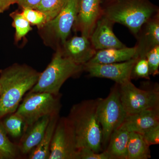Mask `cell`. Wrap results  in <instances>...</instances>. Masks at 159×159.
<instances>
[{
  "mask_svg": "<svg viewBox=\"0 0 159 159\" xmlns=\"http://www.w3.org/2000/svg\"><path fill=\"white\" fill-rule=\"evenodd\" d=\"M0 93H1V89H0Z\"/></svg>",
  "mask_w": 159,
  "mask_h": 159,
  "instance_id": "1f68e13d",
  "label": "cell"
},
{
  "mask_svg": "<svg viewBox=\"0 0 159 159\" xmlns=\"http://www.w3.org/2000/svg\"><path fill=\"white\" fill-rule=\"evenodd\" d=\"M50 117V116L42 117L26 129L17 145L20 153L28 154L37 147L43 137Z\"/></svg>",
  "mask_w": 159,
  "mask_h": 159,
  "instance_id": "2e32d148",
  "label": "cell"
},
{
  "mask_svg": "<svg viewBox=\"0 0 159 159\" xmlns=\"http://www.w3.org/2000/svg\"><path fill=\"white\" fill-rule=\"evenodd\" d=\"M59 118V114L53 115L50 117V121L41 141L37 147L30 152L29 159H49L51 141Z\"/></svg>",
  "mask_w": 159,
  "mask_h": 159,
  "instance_id": "d6986e66",
  "label": "cell"
},
{
  "mask_svg": "<svg viewBox=\"0 0 159 159\" xmlns=\"http://www.w3.org/2000/svg\"><path fill=\"white\" fill-rule=\"evenodd\" d=\"M150 146L141 134L129 132L127 159H148L151 157Z\"/></svg>",
  "mask_w": 159,
  "mask_h": 159,
  "instance_id": "ffe728a7",
  "label": "cell"
},
{
  "mask_svg": "<svg viewBox=\"0 0 159 159\" xmlns=\"http://www.w3.org/2000/svg\"><path fill=\"white\" fill-rule=\"evenodd\" d=\"M79 0H65L57 15L39 29L44 30L62 46L68 39L78 13Z\"/></svg>",
  "mask_w": 159,
  "mask_h": 159,
  "instance_id": "9c48e42d",
  "label": "cell"
},
{
  "mask_svg": "<svg viewBox=\"0 0 159 159\" xmlns=\"http://www.w3.org/2000/svg\"><path fill=\"white\" fill-rule=\"evenodd\" d=\"M137 58L123 61L102 64H89L83 66V70L89 73L91 77L105 78L111 80L121 84L131 80L132 71Z\"/></svg>",
  "mask_w": 159,
  "mask_h": 159,
  "instance_id": "30bf717a",
  "label": "cell"
},
{
  "mask_svg": "<svg viewBox=\"0 0 159 159\" xmlns=\"http://www.w3.org/2000/svg\"><path fill=\"white\" fill-rule=\"evenodd\" d=\"M158 124L159 107L127 115L119 128L129 133L136 132L142 134L149 129Z\"/></svg>",
  "mask_w": 159,
  "mask_h": 159,
  "instance_id": "9a60e30c",
  "label": "cell"
},
{
  "mask_svg": "<svg viewBox=\"0 0 159 159\" xmlns=\"http://www.w3.org/2000/svg\"><path fill=\"white\" fill-rule=\"evenodd\" d=\"M149 67L145 57L138 58L132 71L131 78L150 79Z\"/></svg>",
  "mask_w": 159,
  "mask_h": 159,
  "instance_id": "484cf974",
  "label": "cell"
},
{
  "mask_svg": "<svg viewBox=\"0 0 159 159\" xmlns=\"http://www.w3.org/2000/svg\"><path fill=\"white\" fill-rule=\"evenodd\" d=\"M21 13L31 25L37 26L39 29L43 28L49 21L47 16L37 9L25 8L23 9Z\"/></svg>",
  "mask_w": 159,
  "mask_h": 159,
  "instance_id": "d4e9b609",
  "label": "cell"
},
{
  "mask_svg": "<svg viewBox=\"0 0 159 159\" xmlns=\"http://www.w3.org/2000/svg\"><path fill=\"white\" fill-rule=\"evenodd\" d=\"M42 0H19L17 4L22 9L32 8L35 9Z\"/></svg>",
  "mask_w": 159,
  "mask_h": 159,
  "instance_id": "f546056e",
  "label": "cell"
},
{
  "mask_svg": "<svg viewBox=\"0 0 159 159\" xmlns=\"http://www.w3.org/2000/svg\"><path fill=\"white\" fill-rule=\"evenodd\" d=\"M98 98L83 100L71 107L67 118L74 129L78 151L90 148L96 152L103 151L102 128L97 113Z\"/></svg>",
  "mask_w": 159,
  "mask_h": 159,
  "instance_id": "7a4b0ae2",
  "label": "cell"
},
{
  "mask_svg": "<svg viewBox=\"0 0 159 159\" xmlns=\"http://www.w3.org/2000/svg\"><path fill=\"white\" fill-rule=\"evenodd\" d=\"M61 107L59 95L29 92L15 112L23 119L25 131L42 117L59 114Z\"/></svg>",
  "mask_w": 159,
  "mask_h": 159,
  "instance_id": "8992f818",
  "label": "cell"
},
{
  "mask_svg": "<svg viewBox=\"0 0 159 159\" xmlns=\"http://www.w3.org/2000/svg\"><path fill=\"white\" fill-rule=\"evenodd\" d=\"M142 135L149 146L159 144V124L149 129Z\"/></svg>",
  "mask_w": 159,
  "mask_h": 159,
  "instance_id": "f1b7e54d",
  "label": "cell"
},
{
  "mask_svg": "<svg viewBox=\"0 0 159 159\" xmlns=\"http://www.w3.org/2000/svg\"><path fill=\"white\" fill-rule=\"evenodd\" d=\"M79 159H111L105 151L96 152L90 148H83L79 150Z\"/></svg>",
  "mask_w": 159,
  "mask_h": 159,
  "instance_id": "83f0119b",
  "label": "cell"
},
{
  "mask_svg": "<svg viewBox=\"0 0 159 159\" xmlns=\"http://www.w3.org/2000/svg\"><path fill=\"white\" fill-rule=\"evenodd\" d=\"M101 0H79L78 13L73 29L89 39L102 15Z\"/></svg>",
  "mask_w": 159,
  "mask_h": 159,
  "instance_id": "8fae6325",
  "label": "cell"
},
{
  "mask_svg": "<svg viewBox=\"0 0 159 159\" xmlns=\"http://www.w3.org/2000/svg\"><path fill=\"white\" fill-rule=\"evenodd\" d=\"M136 47L121 48H109L97 51L89 64H102L123 62L135 58Z\"/></svg>",
  "mask_w": 159,
  "mask_h": 159,
  "instance_id": "e0dca14e",
  "label": "cell"
},
{
  "mask_svg": "<svg viewBox=\"0 0 159 159\" xmlns=\"http://www.w3.org/2000/svg\"><path fill=\"white\" fill-rule=\"evenodd\" d=\"M97 113L102 130L103 151L111 135L119 128L127 116L120 99L119 85L116 84L104 99L98 98Z\"/></svg>",
  "mask_w": 159,
  "mask_h": 159,
  "instance_id": "5b68a950",
  "label": "cell"
},
{
  "mask_svg": "<svg viewBox=\"0 0 159 159\" xmlns=\"http://www.w3.org/2000/svg\"><path fill=\"white\" fill-rule=\"evenodd\" d=\"M114 23L102 15L89 38L96 51L109 48H121L126 47L114 34Z\"/></svg>",
  "mask_w": 159,
  "mask_h": 159,
  "instance_id": "7c38bea8",
  "label": "cell"
},
{
  "mask_svg": "<svg viewBox=\"0 0 159 159\" xmlns=\"http://www.w3.org/2000/svg\"><path fill=\"white\" fill-rule=\"evenodd\" d=\"M40 73L26 65L0 71V119L16 111L23 97L37 82Z\"/></svg>",
  "mask_w": 159,
  "mask_h": 159,
  "instance_id": "6da1fadb",
  "label": "cell"
},
{
  "mask_svg": "<svg viewBox=\"0 0 159 159\" xmlns=\"http://www.w3.org/2000/svg\"><path fill=\"white\" fill-rule=\"evenodd\" d=\"M148 61L150 75L155 76L159 74V46L152 49L145 55Z\"/></svg>",
  "mask_w": 159,
  "mask_h": 159,
  "instance_id": "4316f807",
  "label": "cell"
},
{
  "mask_svg": "<svg viewBox=\"0 0 159 159\" xmlns=\"http://www.w3.org/2000/svg\"><path fill=\"white\" fill-rule=\"evenodd\" d=\"M1 123L6 133L12 138H21L25 131L24 121L15 112L8 115Z\"/></svg>",
  "mask_w": 159,
  "mask_h": 159,
  "instance_id": "44dd1931",
  "label": "cell"
},
{
  "mask_svg": "<svg viewBox=\"0 0 159 159\" xmlns=\"http://www.w3.org/2000/svg\"><path fill=\"white\" fill-rule=\"evenodd\" d=\"M129 133L118 128L111 135L106 148L103 151L111 159H127V145Z\"/></svg>",
  "mask_w": 159,
  "mask_h": 159,
  "instance_id": "ac0fdd59",
  "label": "cell"
},
{
  "mask_svg": "<svg viewBox=\"0 0 159 159\" xmlns=\"http://www.w3.org/2000/svg\"><path fill=\"white\" fill-rule=\"evenodd\" d=\"M83 70V66L77 64L64 56L59 47L51 62L40 73L37 82L29 92L48 93L57 96L67 80Z\"/></svg>",
  "mask_w": 159,
  "mask_h": 159,
  "instance_id": "277c9868",
  "label": "cell"
},
{
  "mask_svg": "<svg viewBox=\"0 0 159 159\" xmlns=\"http://www.w3.org/2000/svg\"><path fill=\"white\" fill-rule=\"evenodd\" d=\"M49 159H79L74 129L67 117H59L57 121Z\"/></svg>",
  "mask_w": 159,
  "mask_h": 159,
  "instance_id": "ba28073f",
  "label": "cell"
},
{
  "mask_svg": "<svg viewBox=\"0 0 159 159\" xmlns=\"http://www.w3.org/2000/svg\"><path fill=\"white\" fill-rule=\"evenodd\" d=\"M137 39L135 58L145 57L146 54L159 46V13L152 17L141 27L136 36Z\"/></svg>",
  "mask_w": 159,
  "mask_h": 159,
  "instance_id": "5bb4252c",
  "label": "cell"
},
{
  "mask_svg": "<svg viewBox=\"0 0 159 159\" xmlns=\"http://www.w3.org/2000/svg\"><path fill=\"white\" fill-rule=\"evenodd\" d=\"M19 0H0V13H2L11 5L17 3Z\"/></svg>",
  "mask_w": 159,
  "mask_h": 159,
  "instance_id": "4dcf8cb0",
  "label": "cell"
},
{
  "mask_svg": "<svg viewBox=\"0 0 159 159\" xmlns=\"http://www.w3.org/2000/svg\"><path fill=\"white\" fill-rule=\"evenodd\" d=\"M13 19L12 25L15 29V39L19 42L32 30L30 23L23 16L21 12L15 11L10 15Z\"/></svg>",
  "mask_w": 159,
  "mask_h": 159,
  "instance_id": "603a6c76",
  "label": "cell"
},
{
  "mask_svg": "<svg viewBox=\"0 0 159 159\" xmlns=\"http://www.w3.org/2000/svg\"><path fill=\"white\" fill-rule=\"evenodd\" d=\"M20 153L17 145L10 141L0 122V159H14Z\"/></svg>",
  "mask_w": 159,
  "mask_h": 159,
  "instance_id": "7402d4cb",
  "label": "cell"
},
{
  "mask_svg": "<svg viewBox=\"0 0 159 159\" xmlns=\"http://www.w3.org/2000/svg\"><path fill=\"white\" fill-rule=\"evenodd\" d=\"M65 1V0H42L34 9L44 12L48 16L49 21L59 12Z\"/></svg>",
  "mask_w": 159,
  "mask_h": 159,
  "instance_id": "cb8c5ba5",
  "label": "cell"
},
{
  "mask_svg": "<svg viewBox=\"0 0 159 159\" xmlns=\"http://www.w3.org/2000/svg\"><path fill=\"white\" fill-rule=\"evenodd\" d=\"M102 10L103 16L127 27L135 36L142 25L159 13L148 0H115Z\"/></svg>",
  "mask_w": 159,
  "mask_h": 159,
  "instance_id": "3957f363",
  "label": "cell"
},
{
  "mask_svg": "<svg viewBox=\"0 0 159 159\" xmlns=\"http://www.w3.org/2000/svg\"><path fill=\"white\" fill-rule=\"evenodd\" d=\"M119 85L120 99L127 115L159 107L158 88L141 89L134 85L131 80Z\"/></svg>",
  "mask_w": 159,
  "mask_h": 159,
  "instance_id": "52a82bcc",
  "label": "cell"
},
{
  "mask_svg": "<svg viewBox=\"0 0 159 159\" xmlns=\"http://www.w3.org/2000/svg\"><path fill=\"white\" fill-rule=\"evenodd\" d=\"M61 47V49L64 56L83 66L89 61L97 52L89 39L82 35L67 39Z\"/></svg>",
  "mask_w": 159,
  "mask_h": 159,
  "instance_id": "4fadbf2b",
  "label": "cell"
}]
</instances>
